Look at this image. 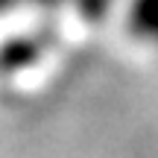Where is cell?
Returning a JSON list of instances; mask_svg holds the SVG:
<instances>
[{"label": "cell", "mask_w": 158, "mask_h": 158, "mask_svg": "<svg viewBox=\"0 0 158 158\" xmlns=\"http://www.w3.org/2000/svg\"><path fill=\"white\" fill-rule=\"evenodd\" d=\"M135 27L141 35L158 44V0H138L135 3Z\"/></svg>", "instance_id": "cell-1"}]
</instances>
